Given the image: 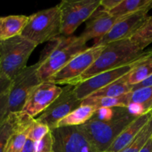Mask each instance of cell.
Here are the masks:
<instances>
[{"label":"cell","mask_w":152,"mask_h":152,"mask_svg":"<svg viewBox=\"0 0 152 152\" xmlns=\"http://www.w3.org/2000/svg\"><path fill=\"white\" fill-rule=\"evenodd\" d=\"M152 137V117L132 142L120 152H140Z\"/></svg>","instance_id":"cb8c5ba5"},{"label":"cell","mask_w":152,"mask_h":152,"mask_svg":"<svg viewBox=\"0 0 152 152\" xmlns=\"http://www.w3.org/2000/svg\"><path fill=\"white\" fill-rule=\"evenodd\" d=\"M151 8L152 0H121L120 4L109 13L114 17L120 19L141 10H150Z\"/></svg>","instance_id":"ffe728a7"},{"label":"cell","mask_w":152,"mask_h":152,"mask_svg":"<svg viewBox=\"0 0 152 152\" xmlns=\"http://www.w3.org/2000/svg\"><path fill=\"white\" fill-rule=\"evenodd\" d=\"M140 152H152V137L147 142Z\"/></svg>","instance_id":"e575fe53"},{"label":"cell","mask_w":152,"mask_h":152,"mask_svg":"<svg viewBox=\"0 0 152 152\" xmlns=\"http://www.w3.org/2000/svg\"><path fill=\"white\" fill-rule=\"evenodd\" d=\"M86 43L80 37L74 36H59L48 42L37 62L40 80L48 81L73 58L88 48Z\"/></svg>","instance_id":"6da1fadb"},{"label":"cell","mask_w":152,"mask_h":152,"mask_svg":"<svg viewBox=\"0 0 152 152\" xmlns=\"http://www.w3.org/2000/svg\"><path fill=\"white\" fill-rule=\"evenodd\" d=\"M21 36L37 45L61 36V16L58 5L29 16Z\"/></svg>","instance_id":"5b68a950"},{"label":"cell","mask_w":152,"mask_h":152,"mask_svg":"<svg viewBox=\"0 0 152 152\" xmlns=\"http://www.w3.org/2000/svg\"><path fill=\"white\" fill-rule=\"evenodd\" d=\"M128 74L121 77L114 83L105 86L103 88L97 91L90 96L118 97V96L129 94L132 92L133 87L128 82Z\"/></svg>","instance_id":"7402d4cb"},{"label":"cell","mask_w":152,"mask_h":152,"mask_svg":"<svg viewBox=\"0 0 152 152\" xmlns=\"http://www.w3.org/2000/svg\"><path fill=\"white\" fill-rule=\"evenodd\" d=\"M22 152H35V142L28 137Z\"/></svg>","instance_id":"836d02e7"},{"label":"cell","mask_w":152,"mask_h":152,"mask_svg":"<svg viewBox=\"0 0 152 152\" xmlns=\"http://www.w3.org/2000/svg\"><path fill=\"white\" fill-rule=\"evenodd\" d=\"M129 103H137L142 105L146 112L151 111L152 107V86L143 87L132 91L129 94Z\"/></svg>","instance_id":"484cf974"},{"label":"cell","mask_w":152,"mask_h":152,"mask_svg":"<svg viewBox=\"0 0 152 152\" xmlns=\"http://www.w3.org/2000/svg\"><path fill=\"white\" fill-rule=\"evenodd\" d=\"M34 120L31 123L22 126L12 135L7 142L4 152H22Z\"/></svg>","instance_id":"603a6c76"},{"label":"cell","mask_w":152,"mask_h":152,"mask_svg":"<svg viewBox=\"0 0 152 152\" xmlns=\"http://www.w3.org/2000/svg\"><path fill=\"white\" fill-rule=\"evenodd\" d=\"M129 94L118 97L89 96L83 100L82 105H91L96 110L100 108H127L129 104Z\"/></svg>","instance_id":"44dd1931"},{"label":"cell","mask_w":152,"mask_h":152,"mask_svg":"<svg viewBox=\"0 0 152 152\" xmlns=\"http://www.w3.org/2000/svg\"><path fill=\"white\" fill-rule=\"evenodd\" d=\"M121 0H101L100 6L106 11L110 12L115 8L120 3Z\"/></svg>","instance_id":"d6a6232c"},{"label":"cell","mask_w":152,"mask_h":152,"mask_svg":"<svg viewBox=\"0 0 152 152\" xmlns=\"http://www.w3.org/2000/svg\"><path fill=\"white\" fill-rule=\"evenodd\" d=\"M50 131V129L48 126L41 123H39L35 119L32 126H31L29 134H28V139L31 140L34 142H38L40 140L42 139Z\"/></svg>","instance_id":"83f0119b"},{"label":"cell","mask_w":152,"mask_h":152,"mask_svg":"<svg viewBox=\"0 0 152 152\" xmlns=\"http://www.w3.org/2000/svg\"><path fill=\"white\" fill-rule=\"evenodd\" d=\"M8 93H6L0 98V123L6 118L8 113Z\"/></svg>","instance_id":"4dcf8cb0"},{"label":"cell","mask_w":152,"mask_h":152,"mask_svg":"<svg viewBox=\"0 0 152 152\" xmlns=\"http://www.w3.org/2000/svg\"><path fill=\"white\" fill-rule=\"evenodd\" d=\"M152 117V111L145 113L137 117L129 124L114 140L112 145L105 152H120L137 136L144 126L147 124Z\"/></svg>","instance_id":"5bb4252c"},{"label":"cell","mask_w":152,"mask_h":152,"mask_svg":"<svg viewBox=\"0 0 152 152\" xmlns=\"http://www.w3.org/2000/svg\"><path fill=\"white\" fill-rule=\"evenodd\" d=\"M152 76V49L145 51L133 70L128 74V82L133 87Z\"/></svg>","instance_id":"ac0fdd59"},{"label":"cell","mask_w":152,"mask_h":152,"mask_svg":"<svg viewBox=\"0 0 152 152\" xmlns=\"http://www.w3.org/2000/svg\"><path fill=\"white\" fill-rule=\"evenodd\" d=\"M29 16L10 15L0 17V41L20 36L26 26Z\"/></svg>","instance_id":"e0dca14e"},{"label":"cell","mask_w":152,"mask_h":152,"mask_svg":"<svg viewBox=\"0 0 152 152\" xmlns=\"http://www.w3.org/2000/svg\"><path fill=\"white\" fill-rule=\"evenodd\" d=\"M57 5L60 10L61 36L71 37L82 24L74 0H63Z\"/></svg>","instance_id":"2e32d148"},{"label":"cell","mask_w":152,"mask_h":152,"mask_svg":"<svg viewBox=\"0 0 152 152\" xmlns=\"http://www.w3.org/2000/svg\"><path fill=\"white\" fill-rule=\"evenodd\" d=\"M38 69V62L27 66L11 80L8 93L9 114L21 112L31 91L42 83Z\"/></svg>","instance_id":"8992f818"},{"label":"cell","mask_w":152,"mask_h":152,"mask_svg":"<svg viewBox=\"0 0 152 152\" xmlns=\"http://www.w3.org/2000/svg\"><path fill=\"white\" fill-rule=\"evenodd\" d=\"M115 116L109 121H99L92 117L80 126L99 152H105L121 132L137 117L129 113L127 108H115Z\"/></svg>","instance_id":"3957f363"},{"label":"cell","mask_w":152,"mask_h":152,"mask_svg":"<svg viewBox=\"0 0 152 152\" xmlns=\"http://www.w3.org/2000/svg\"><path fill=\"white\" fill-rule=\"evenodd\" d=\"M53 152H99L80 126L52 129Z\"/></svg>","instance_id":"ba28073f"},{"label":"cell","mask_w":152,"mask_h":152,"mask_svg":"<svg viewBox=\"0 0 152 152\" xmlns=\"http://www.w3.org/2000/svg\"><path fill=\"white\" fill-rule=\"evenodd\" d=\"M105 46L94 45L81 52L46 82L55 85H71L93 65Z\"/></svg>","instance_id":"52a82bcc"},{"label":"cell","mask_w":152,"mask_h":152,"mask_svg":"<svg viewBox=\"0 0 152 152\" xmlns=\"http://www.w3.org/2000/svg\"><path fill=\"white\" fill-rule=\"evenodd\" d=\"M10 86H11V80L0 76V98L9 91Z\"/></svg>","instance_id":"1f68e13d"},{"label":"cell","mask_w":152,"mask_h":152,"mask_svg":"<svg viewBox=\"0 0 152 152\" xmlns=\"http://www.w3.org/2000/svg\"><path fill=\"white\" fill-rule=\"evenodd\" d=\"M149 10H144L120 18L109 32L99 39L94 40V45H105L117 40L131 39L143 25L148 18Z\"/></svg>","instance_id":"7c38bea8"},{"label":"cell","mask_w":152,"mask_h":152,"mask_svg":"<svg viewBox=\"0 0 152 152\" xmlns=\"http://www.w3.org/2000/svg\"><path fill=\"white\" fill-rule=\"evenodd\" d=\"M53 137L51 131L38 142H35V152H53Z\"/></svg>","instance_id":"f1b7e54d"},{"label":"cell","mask_w":152,"mask_h":152,"mask_svg":"<svg viewBox=\"0 0 152 152\" xmlns=\"http://www.w3.org/2000/svg\"><path fill=\"white\" fill-rule=\"evenodd\" d=\"M82 102L83 101L77 97L74 86L67 85L62 88L61 94L36 120L46 125L52 130L56 128L62 119L81 106Z\"/></svg>","instance_id":"9c48e42d"},{"label":"cell","mask_w":152,"mask_h":152,"mask_svg":"<svg viewBox=\"0 0 152 152\" xmlns=\"http://www.w3.org/2000/svg\"><path fill=\"white\" fill-rule=\"evenodd\" d=\"M62 88L49 82H42L33 88L22 108L23 114L34 118L42 114L61 94Z\"/></svg>","instance_id":"8fae6325"},{"label":"cell","mask_w":152,"mask_h":152,"mask_svg":"<svg viewBox=\"0 0 152 152\" xmlns=\"http://www.w3.org/2000/svg\"><path fill=\"white\" fill-rule=\"evenodd\" d=\"M34 120L22 112L10 113L0 123V152H4L9 140L15 132Z\"/></svg>","instance_id":"9a60e30c"},{"label":"cell","mask_w":152,"mask_h":152,"mask_svg":"<svg viewBox=\"0 0 152 152\" xmlns=\"http://www.w3.org/2000/svg\"><path fill=\"white\" fill-rule=\"evenodd\" d=\"M96 109L91 105H81L58 123L56 128L67 126H80L93 117Z\"/></svg>","instance_id":"d6986e66"},{"label":"cell","mask_w":152,"mask_h":152,"mask_svg":"<svg viewBox=\"0 0 152 152\" xmlns=\"http://www.w3.org/2000/svg\"><path fill=\"white\" fill-rule=\"evenodd\" d=\"M144 52L131 39L108 43L93 65L71 85L75 86L96 74L132 63L142 56Z\"/></svg>","instance_id":"7a4b0ae2"},{"label":"cell","mask_w":152,"mask_h":152,"mask_svg":"<svg viewBox=\"0 0 152 152\" xmlns=\"http://www.w3.org/2000/svg\"><path fill=\"white\" fill-rule=\"evenodd\" d=\"M142 56L132 63L98 74L88 79L86 81L77 84V86H74V91L77 95V97L80 100H84L97 91L103 88L105 86L118 80L121 77L127 75L134 68L138 61Z\"/></svg>","instance_id":"30bf717a"},{"label":"cell","mask_w":152,"mask_h":152,"mask_svg":"<svg viewBox=\"0 0 152 152\" xmlns=\"http://www.w3.org/2000/svg\"><path fill=\"white\" fill-rule=\"evenodd\" d=\"M131 40L137 45L141 50L152 43V16H148L142 27L131 37Z\"/></svg>","instance_id":"d4e9b609"},{"label":"cell","mask_w":152,"mask_h":152,"mask_svg":"<svg viewBox=\"0 0 152 152\" xmlns=\"http://www.w3.org/2000/svg\"><path fill=\"white\" fill-rule=\"evenodd\" d=\"M117 19L100 6L86 22V28L79 37L86 42L99 39L109 32Z\"/></svg>","instance_id":"4fadbf2b"},{"label":"cell","mask_w":152,"mask_h":152,"mask_svg":"<svg viewBox=\"0 0 152 152\" xmlns=\"http://www.w3.org/2000/svg\"><path fill=\"white\" fill-rule=\"evenodd\" d=\"M151 111H152V107H151Z\"/></svg>","instance_id":"d590c367"},{"label":"cell","mask_w":152,"mask_h":152,"mask_svg":"<svg viewBox=\"0 0 152 152\" xmlns=\"http://www.w3.org/2000/svg\"><path fill=\"white\" fill-rule=\"evenodd\" d=\"M37 46L21 35L0 41V76L13 80L26 68Z\"/></svg>","instance_id":"277c9868"},{"label":"cell","mask_w":152,"mask_h":152,"mask_svg":"<svg viewBox=\"0 0 152 152\" xmlns=\"http://www.w3.org/2000/svg\"><path fill=\"white\" fill-rule=\"evenodd\" d=\"M101 0H74L81 22H87L93 13L100 7Z\"/></svg>","instance_id":"4316f807"},{"label":"cell","mask_w":152,"mask_h":152,"mask_svg":"<svg viewBox=\"0 0 152 152\" xmlns=\"http://www.w3.org/2000/svg\"><path fill=\"white\" fill-rule=\"evenodd\" d=\"M115 108H100L95 112L93 118L99 121H109L115 116Z\"/></svg>","instance_id":"f546056e"}]
</instances>
